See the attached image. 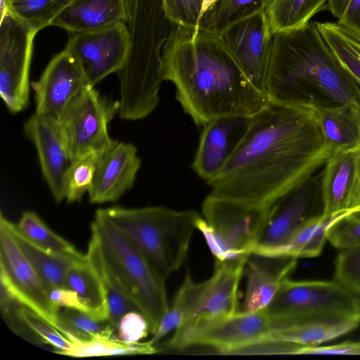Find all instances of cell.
Returning <instances> with one entry per match:
<instances>
[{"label":"cell","mask_w":360,"mask_h":360,"mask_svg":"<svg viewBox=\"0 0 360 360\" xmlns=\"http://www.w3.org/2000/svg\"><path fill=\"white\" fill-rule=\"evenodd\" d=\"M332 153L315 109L269 101L220 172L207 181L210 194L271 205L315 174Z\"/></svg>","instance_id":"cell-1"},{"label":"cell","mask_w":360,"mask_h":360,"mask_svg":"<svg viewBox=\"0 0 360 360\" xmlns=\"http://www.w3.org/2000/svg\"><path fill=\"white\" fill-rule=\"evenodd\" d=\"M164 81L195 124L252 115L269 101L246 77L219 34L175 26L161 51Z\"/></svg>","instance_id":"cell-2"},{"label":"cell","mask_w":360,"mask_h":360,"mask_svg":"<svg viewBox=\"0 0 360 360\" xmlns=\"http://www.w3.org/2000/svg\"><path fill=\"white\" fill-rule=\"evenodd\" d=\"M266 95L270 101L314 109L346 103L360 107L359 88L315 22L272 34Z\"/></svg>","instance_id":"cell-3"},{"label":"cell","mask_w":360,"mask_h":360,"mask_svg":"<svg viewBox=\"0 0 360 360\" xmlns=\"http://www.w3.org/2000/svg\"><path fill=\"white\" fill-rule=\"evenodd\" d=\"M110 220L146 255L164 278L184 262L200 217L195 211L163 206L104 209Z\"/></svg>","instance_id":"cell-4"},{"label":"cell","mask_w":360,"mask_h":360,"mask_svg":"<svg viewBox=\"0 0 360 360\" xmlns=\"http://www.w3.org/2000/svg\"><path fill=\"white\" fill-rule=\"evenodd\" d=\"M91 227L100 240L103 255L121 289L147 319L153 335L169 305L165 279L141 250L98 209Z\"/></svg>","instance_id":"cell-5"},{"label":"cell","mask_w":360,"mask_h":360,"mask_svg":"<svg viewBox=\"0 0 360 360\" xmlns=\"http://www.w3.org/2000/svg\"><path fill=\"white\" fill-rule=\"evenodd\" d=\"M264 311L271 327L349 318L360 314V295L335 280L293 281L288 278Z\"/></svg>","instance_id":"cell-6"},{"label":"cell","mask_w":360,"mask_h":360,"mask_svg":"<svg viewBox=\"0 0 360 360\" xmlns=\"http://www.w3.org/2000/svg\"><path fill=\"white\" fill-rule=\"evenodd\" d=\"M250 255V254H249ZM216 259L212 276L198 304L167 342L173 349L191 346L193 340L214 323L237 313L238 289L248 256Z\"/></svg>","instance_id":"cell-7"},{"label":"cell","mask_w":360,"mask_h":360,"mask_svg":"<svg viewBox=\"0 0 360 360\" xmlns=\"http://www.w3.org/2000/svg\"><path fill=\"white\" fill-rule=\"evenodd\" d=\"M0 283L11 299L58 329V311L50 290L26 258L2 213L0 217Z\"/></svg>","instance_id":"cell-8"},{"label":"cell","mask_w":360,"mask_h":360,"mask_svg":"<svg viewBox=\"0 0 360 360\" xmlns=\"http://www.w3.org/2000/svg\"><path fill=\"white\" fill-rule=\"evenodd\" d=\"M38 32L15 17L8 8L1 12L0 94L13 113L23 110L28 103L30 68Z\"/></svg>","instance_id":"cell-9"},{"label":"cell","mask_w":360,"mask_h":360,"mask_svg":"<svg viewBox=\"0 0 360 360\" xmlns=\"http://www.w3.org/2000/svg\"><path fill=\"white\" fill-rule=\"evenodd\" d=\"M118 112L119 101H108L93 86L74 100L58 122L73 160L91 153H100L112 144L108 124Z\"/></svg>","instance_id":"cell-10"},{"label":"cell","mask_w":360,"mask_h":360,"mask_svg":"<svg viewBox=\"0 0 360 360\" xmlns=\"http://www.w3.org/2000/svg\"><path fill=\"white\" fill-rule=\"evenodd\" d=\"M271 205L251 204L208 195L202 205L206 222L235 257L252 253Z\"/></svg>","instance_id":"cell-11"},{"label":"cell","mask_w":360,"mask_h":360,"mask_svg":"<svg viewBox=\"0 0 360 360\" xmlns=\"http://www.w3.org/2000/svg\"><path fill=\"white\" fill-rule=\"evenodd\" d=\"M130 34L120 22L107 27L70 34L65 48L95 86L106 76L119 72L129 58Z\"/></svg>","instance_id":"cell-12"},{"label":"cell","mask_w":360,"mask_h":360,"mask_svg":"<svg viewBox=\"0 0 360 360\" xmlns=\"http://www.w3.org/2000/svg\"><path fill=\"white\" fill-rule=\"evenodd\" d=\"M322 213L321 173L315 174L274 202L252 252L285 244L309 218Z\"/></svg>","instance_id":"cell-13"},{"label":"cell","mask_w":360,"mask_h":360,"mask_svg":"<svg viewBox=\"0 0 360 360\" xmlns=\"http://www.w3.org/2000/svg\"><path fill=\"white\" fill-rule=\"evenodd\" d=\"M219 34L248 79L266 94L272 34L264 10L236 22Z\"/></svg>","instance_id":"cell-14"},{"label":"cell","mask_w":360,"mask_h":360,"mask_svg":"<svg viewBox=\"0 0 360 360\" xmlns=\"http://www.w3.org/2000/svg\"><path fill=\"white\" fill-rule=\"evenodd\" d=\"M31 86L35 94V112L58 122L74 100L92 85L64 49L51 60L39 79Z\"/></svg>","instance_id":"cell-15"},{"label":"cell","mask_w":360,"mask_h":360,"mask_svg":"<svg viewBox=\"0 0 360 360\" xmlns=\"http://www.w3.org/2000/svg\"><path fill=\"white\" fill-rule=\"evenodd\" d=\"M251 119L252 115L226 116L202 126L192 164L201 179L208 181L220 172L243 139Z\"/></svg>","instance_id":"cell-16"},{"label":"cell","mask_w":360,"mask_h":360,"mask_svg":"<svg viewBox=\"0 0 360 360\" xmlns=\"http://www.w3.org/2000/svg\"><path fill=\"white\" fill-rule=\"evenodd\" d=\"M24 130L36 147L41 172L51 194L60 202L65 199V176L74 160L58 122L35 112L25 122Z\"/></svg>","instance_id":"cell-17"},{"label":"cell","mask_w":360,"mask_h":360,"mask_svg":"<svg viewBox=\"0 0 360 360\" xmlns=\"http://www.w3.org/2000/svg\"><path fill=\"white\" fill-rule=\"evenodd\" d=\"M141 165L134 145L114 141L98 154L93 184L88 193L89 201L101 204L117 200L133 187Z\"/></svg>","instance_id":"cell-18"},{"label":"cell","mask_w":360,"mask_h":360,"mask_svg":"<svg viewBox=\"0 0 360 360\" xmlns=\"http://www.w3.org/2000/svg\"><path fill=\"white\" fill-rule=\"evenodd\" d=\"M297 262V258L292 257L250 253L244 268L248 282L242 312L253 313L266 308L292 273Z\"/></svg>","instance_id":"cell-19"},{"label":"cell","mask_w":360,"mask_h":360,"mask_svg":"<svg viewBox=\"0 0 360 360\" xmlns=\"http://www.w3.org/2000/svg\"><path fill=\"white\" fill-rule=\"evenodd\" d=\"M271 321L264 309L253 313L237 312L200 333L191 346H207L219 354H231L240 347L267 337Z\"/></svg>","instance_id":"cell-20"},{"label":"cell","mask_w":360,"mask_h":360,"mask_svg":"<svg viewBox=\"0 0 360 360\" xmlns=\"http://www.w3.org/2000/svg\"><path fill=\"white\" fill-rule=\"evenodd\" d=\"M357 181V150L332 153L321 172L322 213L333 214L352 207Z\"/></svg>","instance_id":"cell-21"},{"label":"cell","mask_w":360,"mask_h":360,"mask_svg":"<svg viewBox=\"0 0 360 360\" xmlns=\"http://www.w3.org/2000/svg\"><path fill=\"white\" fill-rule=\"evenodd\" d=\"M127 18L125 0H77L51 22L70 34L103 29Z\"/></svg>","instance_id":"cell-22"},{"label":"cell","mask_w":360,"mask_h":360,"mask_svg":"<svg viewBox=\"0 0 360 360\" xmlns=\"http://www.w3.org/2000/svg\"><path fill=\"white\" fill-rule=\"evenodd\" d=\"M315 112L325 144L331 153L360 147V107L346 103Z\"/></svg>","instance_id":"cell-23"},{"label":"cell","mask_w":360,"mask_h":360,"mask_svg":"<svg viewBox=\"0 0 360 360\" xmlns=\"http://www.w3.org/2000/svg\"><path fill=\"white\" fill-rule=\"evenodd\" d=\"M360 210V207L333 214L321 213L305 221L283 245L257 253L268 256H286L295 258L319 255L327 240L330 228L345 216Z\"/></svg>","instance_id":"cell-24"},{"label":"cell","mask_w":360,"mask_h":360,"mask_svg":"<svg viewBox=\"0 0 360 360\" xmlns=\"http://www.w3.org/2000/svg\"><path fill=\"white\" fill-rule=\"evenodd\" d=\"M360 324V314L349 318L316 320L271 327L266 338L302 347H316L345 335Z\"/></svg>","instance_id":"cell-25"},{"label":"cell","mask_w":360,"mask_h":360,"mask_svg":"<svg viewBox=\"0 0 360 360\" xmlns=\"http://www.w3.org/2000/svg\"><path fill=\"white\" fill-rule=\"evenodd\" d=\"M65 285L77 294L90 314L101 319L108 320L105 292L86 254L74 259L68 266Z\"/></svg>","instance_id":"cell-26"},{"label":"cell","mask_w":360,"mask_h":360,"mask_svg":"<svg viewBox=\"0 0 360 360\" xmlns=\"http://www.w3.org/2000/svg\"><path fill=\"white\" fill-rule=\"evenodd\" d=\"M86 254L90 264L96 272L105 292L108 320L117 329L121 316L129 311L137 310V309L121 289L104 258L98 236L92 227H91V238Z\"/></svg>","instance_id":"cell-27"},{"label":"cell","mask_w":360,"mask_h":360,"mask_svg":"<svg viewBox=\"0 0 360 360\" xmlns=\"http://www.w3.org/2000/svg\"><path fill=\"white\" fill-rule=\"evenodd\" d=\"M328 0H271L264 10L270 32L301 28L318 12L328 8Z\"/></svg>","instance_id":"cell-28"},{"label":"cell","mask_w":360,"mask_h":360,"mask_svg":"<svg viewBox=\"0 0 360 360\" xmlns=\"http://www.w3.org/2000/svg\"><path fill=\"white\" fill-rule=\"evenodd\" d=\"M315 25L333 53L360 89V34L338 22Z\"/></svg>","instance_id":"cell-29"},{"label":"cell","mask_w":360,"mask_h":360,"mask_svg":"<svg viewBox=\"0 0 360 360\" xmlns=\"http://www.w3.org/2000/svg\"><path fill=\"white\" fill-rule=\"evenodd\" d=\"M8 225L20 250L49 289L51 290L55 288H66L67 269L74 259L80 257L74 258L47 252L27 240L15 229L13 223L9 220Z\"/></svg>","instance_id":"cell-30"},{"label":"cell","mask_w":360,"mask_h":360,"mask_svg":"<svg viewBox=\"0 0 360 360\" xmlns=\"http://www.w3.org/2000/svg\"><path fill=\"white\" fill-rule=\"evenodd\" d=\"M271 0H217L199 19L196 29L219 34L236 22L265 10Z\"/></svg>","instance_id":"cell-31"},{"label":"cell","mask_w":360,"mask_h":360,"mask_svg":"<svg viewBox=\"0 0 360 360\" xmlns=\"http://www.w3.org/2000/svg\"><path fill=\"white\" fill-rule=\"evenodd\" d=\"M15 229L30 243L51 254L77 258L79 252L69 241L53 231L34 212L25 211Z\"/></svg>","instance_id":"cell-32"},{"label":"cell","mask_w":360,"mask_h":360,"mask_svg":"<svg viewBox=\"0 0 360 360\" xmlns=\"http://www.w3.org/2000/svg\"><path fill=\"white\" fill-rule=\"evenodd\" d=\"M207 285V281H194L188 271L176 293L172 306L148 342L155 345L171 331L175 330L191 314Z\"/></svg>","instance_id":"cell-33"},{"label":"cell","mask_w":360,"mask_h":360,"mask_svg":"<svg viewBox=\"0 0 360 360\" xmlns=\"http://www.w3.org/2000/svg\"><path fill=\"white\" fill-rule=\"evenodd\" d=\"M60 332L72 342V349L63 355L72 357L150 354L158 351L148 341L129 344L119 340L117 338L80 340L66 331Z\"/></svg>","instance_id":"cell-34"},{"label":"cell","mask_w":360,"mask_h":360,"mask_svg":"<svg viewBox=\"0 0 360 360\" xmlns=\"http://www.w3.org/2000/svg\"><path fill=\"white\" fill-rule=\"evenodd\" d=\"M58 330L80 340L117 338L116 328L108 319H101L90 313L63 308L58 311Z\"/></svg>","instance_id":"cell-35"},{"label":"cell","mask_w":360,"mask_h":360,"mask_svg":"<svg viewBox=\"0 0 360 360\" xmlns=\"http://www.w3.org/2000/svg\"><path fill=\"white\" fill-rule=\"evenodd\" d=\"M8 11L38 31L51 25L53 20L77 0H6Z\"/></svg>","instance_id":"cell-36"},{"label":"cell","mask_w":360,"mask_h":360,"mask_svg":"<svg viewBox=\"0 0 360 360\" xmlns=\"http://www.w3.org/2000/svg\"><path fill=\"white\" fill-rule=\"evenodd\" d=\"M98 154L91 153L73 160L64 179L65 199L68 202L79 201L91 188Z\"/></svg>","instance_id":"cell-37"},{"label":"cell","mask_w":360,"mask_h":360,"mask_svg":"<svg viewBox=\"0 0 360 360\" xmlns=\"http://www.w3.org/2000/svg\"><path fill=\"white\" fill-rule=\"evenodd\" d=\"M16 315L44 342L53 347L55 353L63 355L72 349V342L64 334L31 309L20 306L16 310Z\"/></svg>","instance_id":"cell-38"},{"label":"cell","mask_w":360,"mask_h":360,"mask_svg":"<svg viewBox=\"0 0 360 360\" xmlns=\"http://www.w3.org/2000/svg\"><path fill=\"white\" fill-rule=\"evenodd\" d=\"M334 280L360 295V246L340 250L335 262Z\"/></svg>","instance_id":"cell-39"},{"label":"cell","mask_w":360,"mask_h":360,"mask_svg":"<svg viewBox=\"0 0 360 360\" xmlns=\"http://www.w3.org/2000/svg\"><path fill=\"white\" fill-rule=\"evenodd\" d=\"M160 2L172 24L196 29L203 0H160Z\"/></svg>","instance_id":"cell-40"},{"label":"cell","mask_w":360,"mask_h":360,"mask_svg":"<svg viewBox=\"0 0 360 360\" xmlns=\"http://www.w3.org/2000/svg\"><path fill=\"white\" fill-rule=\"evenodd\" d=\"M327 240L339 250L360 246V210L334 224L328 231Z\"/></svg>","instance_id":"cell-41"},{"label":"cell","mask_w":360,"mask_h":360,"mask_svg":"<svg viewBox=\"0 0 360 360\" xmlns=\"http://www.w3.org/2000/svg\"><path fill=\"white\" fill-rule=\"evenodd\" d=\"M117 338L124 342H139L150 333L146 316L138 310H132L121 316L117 326Z\"/></svg>","instance_id":"cell-42"},{"label":"cell","mask_w":360,"mask_h":360,"mask_svg":"<svg viewBox=\"0 0 360 360\" xmlns=\"http://www.w3.org/2000/svg\"><path fill=\"white\" fill-rule=\"evenodd\" d=\"M301 347L292 342L265 338L237 349L231 354H297Z\"/></svg>","instance_id":"cell-43"},{"label":"cell","mask_w":360,"mask_h":360,"mask_svg":"<svg viewBox=\"0 0 360 360\" xmlns=\"http://www.w3.org/2000/svg\"><path fill=\"white\" fill-rule=\"evenodd\" d=\"M297 354L360 355V341L316 347H302Z\"/></svg>","instance_id":"cell-44"},{"label":"cell","mask_w":360,"mask_h":360,"mask_svg":"<svg viewBox=\"0 0 360 360\" xmlns=\"http://www.w3.org/2000/svg\"><path fill=\"white\" fill-rule=\"evenodd\" d=\"M196 229L202 233L210 250L216 259L223 261L236 258L223 246L212 228L206 222L205 219L200 217L198 219Z\"/></svg>","instance_id":"cell-45"},{"label":"cell","mask_w":360,"mask_h":360,"mask_svg":"<svg viewBox=\"0 0 360 360\" xmlns=\"http://www.w3.org/2000/svg\"><path fill=\"white\" fill-rule=\"evenodd\" d=\"M49 296L52 304L59 309L66 308L89 313L87 308L79 298L77 294L70 288H59L52 289L50 291Z\"/></svg>","instance_id":"cell-46"},{"label":"cell","mask_w":360,"mask_h":360,"mask_svg":"<svg viewBox=\"0 0 360 360\" xmlns=\"http://www.w3.org/2000/svg\"><path fill=\"white\" fill-rule=\"evenodd\" d=\"M338 22L360 34V0H349L342 18Z\"/></svg>","instance_id":"cell-47"},{"label":"cell","mask_w":360,"mask_h":360,"mask_svg":"<svg viewBox=\"0 0 360 360\" xmlns=\"http://www.w3.org/2000/svg\"><path fill=\"white\" fill-rule=\"evenodd\" d=\"M349 0H328V9L338 20L342 18Z\"/></svg>","instance_id":"cell-48"},{"label":"cell","mask_w":360,"mask_h":360,"mask_svg":"<svg viewBox=\"0 0 360 360\" xmlns=\"http://www.w3.org/2000/svg\"><path fill=\"white\" fill-rule=\"evenodd\" d=\"M352 207H360V147L357 149V181Z\"/></svg>","instance_id":"cell-49"},{"label":"cell","mask_w":360,"mask_h":360,"mask_svg":"<svg viewBox=\"0 0 360 360\" xmlns=\"http://www.w3.org/2000/svg\"><path fill=\"white\" fill-rule=\"evenodd\" d=\"M216 1L217 0H203L200 18L207 10H209L213 6Z\"/></svg>","instance_id":"cell-50"}]
</instances>
